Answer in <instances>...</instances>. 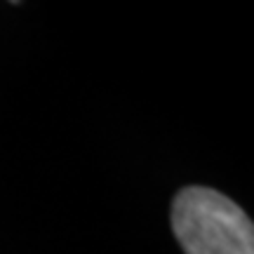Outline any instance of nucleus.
I'll return each mask as SVG.
<instances>
[{
	"instance_id": "1",
	"label": "nucleus",
	"mask_w": 254,
	"mask_h": 254,
	"mask_svg": "<svg viewBox=\"0 0 254 254\" xmlns=\"http://www.w3.org/2000/svg\"><path fill=\"white\" fill-rule=\"evenodd\" d=\"M172 228L186 254H254V226L231 198L189 186L172 202Z\"/></svg>"
}]
</instances>
